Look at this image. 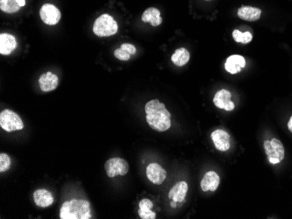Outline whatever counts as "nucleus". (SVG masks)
I'll return each instance as SVG.
<instances>
[{
  "instance_id": "ddd939ff",
  "label": "nucleus",
  "mask_w": 292,
  "mask_h": 219,
  "mask_svg": "<svg viewBox=\"0 0 292 219\" xmlns=\"http://www.w3.org/2000/svg\"><path fill=\"white\" fill-rule=\"evenodd\" d=\"M34 201L36 206H38L40 208H48L54 204V196L51 194V192L44 190V188H41V190H37L34 192Z\"/></svg>"
},
{
  "instance_id": "f8f14e48",
  "label": "nucleus",
  "mask_w": 292,
  "mask_h": 219,
  "mask_svg": "<svg viewBox=\"0 0 292 219\" xmlns=\"http://www.w3.org/2000/svg\"><path fill=\"white\" fill-rule=\"evenodd\" d=\"M59 79L51 72H48L39 78V85L42 92H49L54 91L58 86Z\"/></svg>"
},
{
  "instance_id": "20e7f679",
  "label": "nucleus",
  "mask_w": 292,
  "mask_h": 219,
  "mask_svg": "<svg viewBox=\"0 0 292 219\" xmlns=\"http://www.w3.org/2000/svg\"><path fill=\"white\" fill-rule=\"evenodd\" d=\"M0 127L7 133L21 131L24 128V124L21 117L12 110H4L0 114Z\"/></svg>"
},
{
  "instance_id": "9d476101",
  "label": "nucleus",
  "mask_w": 292,
  "mask_h": 219,
  "mask_svg": "<svg viewBox=\"0 0 292 219\" xmlns=\"http://www.w3.org/2000/svg\"><path fill=\"white\" fill-rule=\"evenodd\" d=\"M211 138L216 150L221 152L229 150L231 146L230 136L226 131L220 130L213 131L211 134Z\"/></svg>"
},
{
  "instance_id": "4be33fe9",
  "label": "nucleus",
  "mask_w": 292,
  "mask_h": 219,
  "mask_svg": "<svg viewBox=\"0 0 292 219\" xmlns=\"http://www.w3.org/2000/svg\"><path fill=\"white\" fill-rule=\"evenodd\" d=\"M233 38H234V42H237V43L248 44V43H250L252 42L253 35L251 34L249 32H241L239 30H234L233 32Z\"/></svg>"
},
{
  "instance_id": "412c9836",
  "label": "nucleus",
  "mask_w": 292,
  "mask_h": 219,
  "mask_svg": "<svg viewBox=\"0 0 292 219\" xmlns=\"http://www.w3.org/2000/svg\"><path fill=\"white\" fill-rule=\"evenodd\" d=\"M189 60L190 52L186 50V48L177 49L172 56V63L179 68L186 66Z\"/></svg>"
},
{
  "instance_id": "bb28decb",
  "label": "nucleus",
  "mask_w": 292,
  "mask_h": 219,
  "mask_svg": "<svg viewBox=\"0 0 292 219\" xmlns=\"http://www.w3.org/2000/svg\"><path fill=\"white\" fill-rule=\"evenodd\" d=\"M288 128H289V130L292 133V116L290 117L289 119V124H288Z\"/></svg>"
},
{
  "instance_id": "aec40b11",
  "label": "nucleus",
  "mask_w": 292,
  "mask_h": 219,
  "mask_svg": "<svg viewBox=\"0 0 292 219\" xmlns=\"http://www.w3.org/2000/svg\"><path fill=\"white\" fill-rule=\"evenodd\" d=\"M138 216L142 219H155L156 213L151 210L153 208V202L150 199H143L138 204Z\"/></svg>"
},
{
  "instance_id": "423d86ee",
  "label": "nucleus",
  "mask_w": 292,
  "mask_h": 219,
  "mask_svg": "<svg viewBox=\"0 0 292 219\" xmlns=\"http://www.w3.org/2000/svg\"><path fill=\"white\" fill-rule=\"evenodd\" d=\"M40 17L42 22L48 26H55L62 18L60 10L51 4H46L40 10Z\"/></svg>"
},
{
  "instance_id": "b1692460",
  "label": "nucleus",
  "mask_w": 292,
  "mask_h": 219,
  "mask_svg": "<svg viewBox=\"0 0 292 219\" xmlns=\"http://www.w3.org/2000/svg\"><path fill=\"white\" fill-rule=\"evenodd\" d=\"M114 56L122 62H128L131 58V55L129 54L127 52L124 51L123 49H117L114 52Z\"/></svg>"
},
{
  "instance_id": "f257e3e1",
  "label": "nucleus",
  "mask_w": 292,
  "mask_h": 219,
  "mask_svg": "<svg viewBox=\"0 0 292 219\" xmlns=\"http://www.w3.org/2000/svg\"><path fill=\"white\" fill-rule=\"evenodd\" d=\"M145 120L151 130L158 132L169 130L172 126L171 114L166 110L165 104L158 100H152L145 106Z\"/></svg>"
},
{
  "instance_id": "9b49d317",
  "label": "nucleus",
  "mask_w": 292,
  "mask_h": 219,
  "mask_svg": "<svg viewBox=\"0 0 292 219\" xmlns=\"http://www.w3.org/2000/svg\"><path fill=\"white\" fill-rule=\"evenodd\" d=\"M246 66V60L241 55H232L228 57L225 64V69L230 74H237Z\"/></svg>"
},
{
  "instance_id": "0eeeda50",
  "label": "nucleus",
  "mask_w": 292,
  "mask_h": 219,
  "mask_svg": "<svg viewBox=\"0 0 292 219\" xmlns=\"http://www.w3.org/2000/svg\"><path fill=\"white\" fill-rule=\"evenodd\" d=\"M265 152L268 159L275 158L282 162L285 158V150L282 142L277 139H272L271 140H266L264 144Z\"/></svg>"
},
{
  "instance_id": "7ed1b4c3",
  "label": "nucleus",
  "mask_w": 292,
  "mask_h": 219,
  "mask_svg": "<svg viewBox=\"0 0 292 219\" xmlns=\"http://www.w3.org/2000/svg\"><path fill=\"white\" fill-rule=\"evenodd\" d=\"M118 24L109 14H103L97 18L93 24L94 34L99 37H110L117 34Z\"/></svg>"
},
{
  "instance_id": "c85d7f7f",
  "label": "nucleus",
  "mask_w": 292,
  "mask_h": 219,
  "mask_svg": "<svg viewBox=\"0 0 292 219\" xmlns=\"http://www.w3.org/2000/svg\"><path fill=\"white\" fill-rule=\"evenodd\" d=\"M205 1H211V0H205Z\"/></svg>"
},
{
  "instance_id": "dca6fc26",
  "label": "nucleus",
  "mask_w": 292,
  "mask_h": 219,
  "mask_svg": "<svg viewBox=\"0 0 292 219\" xmlns=\"http://www.w3.org/2000/svg\"><path fill=\"white\" fill-rule=\"evenodd\" d=\"M17 48L16 38L13 35L2 34L0 35V54L10 55Z\"/></svg>"
},
{
  "instance_id": "39448f33",
  "label": "nucleus",
  "mask_w": 292,
  "mask_h": 219,
  "mask_svg": "<svg viewBox=\"0 0 292 219\" xmlns=\"http://www.w3.org/2000/svg\"><path fill=\"white\" fill-rule=\"evenodd\" d=\"M104 168L109 178H114L117 176H124L129 172V164L122 158H110L105 162Z\"/></svg>"
},
{
  "instance_id": "393cba45",
  "label": "nucleus",
  "mask_w": 292,
  "mask_h": 219,
  "mask_svg": "<svg viewBox=\"0 0 292 219\" xmlns=\"http://www.w3.org/2000/svg\"><path fill=\"white\" fill-rule=\"evenodd\" d=\"M121 49H123L125 52H127L129 54L131 55H135L136 54V52H137V49L135 48L133 44H123L121 46Z\"/></svg>"
},
{
  "instance_id": "f3484780",
  "label": "nucleus",
  "mask_w": 292,
  "mask_h": 219,
  "mask_svg": "<svg viewBox=\"0 0 292 219\" xmlns=\"http://www.w3.org/2000/svg\"><path fill=\"white\" fill-rule=\"evenodd\" d=\"M238 17L241 20L249 22H254L261 18V10L256 7L241 6L238 10Z\"/></svg>"
},
{
  "instance_id": "6e6552de",
  "label": "nucleus",
  "mask_w": 292,
  "mask_h": 219,
  "mask_svg": "<svg viewBox=\"0 0 292 219\" xmlns=\"http://www.w3.org/2000/svg\"><path fill=\"white\" fill-rule=\"evenodd\" d=\"M231 98H232L231 92L228 90L222 89V90H220L219 92H217L216 94L214 96L213 104L220 110H224L227 112H231L235 108L234 103L231 100Z\"/></svg>"
},
{
  "instance_id": "2eb2a0df",
  "label": "nucleus",
  "mask_w": 292,
  "mask_h": 219,
  "mask_svg": "<svg viewBox=\"0 0 292 219\" xmlns=\"http://www.w3.org/2000/svg\"><path fill=\"white\" fill-rule=\"evenodd\" d=\"M188 192V184L186 182H179L176 184L169 192V198L175 202H183L186 200Z\"/></svg>"
},
{
  "instance_id": "a878e982",
  "label": "nucleus",
  "mask_w": 292,
  "mask_h": 219,
  "mask_svg": "<svg viewBox=\"0 0 292 219\" xmlns=\"http://www.w3.org/2000/svg\"><path fill=\"white\" fill-rule=\"evenodd\" d=\"M268 161L271 164H278L281 162V161L279 160V159H275V158H272V159H268Z\"/></svg>"
},
{
  "instance_id": "5701e85b",
  "label": "nucleus",
  "mask_w": 292,
  "mask_h": 219,
  "mask_svg": "<svg viewBox=\"0 0 292 219\" xmlns=\"http://www.w3.org/2000/svg\"><path fill=\"white\" fill-rule=\"evenodd\" d=\"M11 166V158L7 154H0V172H7Z\"/></svg>"
},
{
  "instance_id": "f03ea898",
  "label": "nucleus",
  "mask_w": 292,
  "mask_h": 219,
  "mask_svg": "<svg viewBox=\"0 0 292 219\" xmlns=\"http://www.w3.org/2000/svg\"><path fill=\"white\" fill-rule=\"evenodd\" d=\"M59 216L61 219H90V202L78 199L67 201L61 207Z\"/></svg>"
},
{
  "instance_id": "a211bd4d",
  "label": "nucleus",
  "mask_w": 292,
  "mask_h": 219,
  "mask_svg": "<svg viewBox=\"0 0 292 219\" xmlns=\"http://www.w3.org/2000/svg\"><path fill=\"white\" fill-rule=\"evenodd\" d=\"M161 14L159 10L154 7H151L148 8L147 10L144 12V14L142 15V21L144 23H150L151 26H159L162 24Z\"/></svg>"
},
{
  "instance_id": "cd10ccee",
  "label": "nucleus",
  "mask_w": 292,
  "mask_h": 219,
  "mask_svg": "<svg viewBox=\"0 0 292 219\" xmlns=\"http://www.w3.org/2000/svg\"><path fill=\"white\" fill-rule=\"evenodd\" d=\"M171 206H172V208H176V207H177V204H176L175 202L172 201V204H171Z\"/></svg>"
},
{
  "instance_id": "1a4fd4ad",
  "label": "nucleus",
  "mask_w": 292,
  "mask_h": 219,
  "mask_svg": "<svg viewBox=\"0 0 292 219\" xmlns=\"http://www.w3.org/2000/svg\"><path fill=\"white\" fill-rule=\"evenodd\" d=\"M146 176L149 181L155 185H160L167 178L165 168L158 164H151L146 168Z\"/></svg>"
},
{
  "instance_id": "6ab92c4d",
  "label": "nucleus",
  "mask_w": 292,
  "mask_h": 219,
  "mask_svg": "<svg viewBox=\"0 0 292 219\" xmlns=\"http://www.w3.org/2000/svg\"><path fill=\"white\" fill-rule=\"evenodd\" d=\"M25 4V0H0V10L6 14H16Z\"/></svg>"
},
{
  "instance_id": "4468645a",
  "label": "nucleus",
  "mask_w": 292,
  "mask_h": 219,
  "mask_svg": "<svg viewBox=\"0 0 292 219\" xmlns=\"http://www.w3.org/2000/svg\"><path fill=\"white\" fill-rule=\"evenodd\" d=\"M220 176L214 172H208L204 176L202 181L200 182V187L204 192L216 190L220 185Z\"/></svg>"
}]
</instances>
